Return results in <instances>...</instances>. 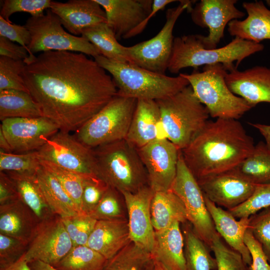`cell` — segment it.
Segmentation results:
<instances>
[{
	"instance_id": "cell-31",
	"label": "cell",
	"mask_w": 270,
	"mask_h": 270,
	"mask_svg": "<svg viewBox=\"0 0 270 270\" xmlns=\"http://www.w3.org/2000/svg\"><path fill=\"white\" fill-rule=\"evenodd\" d=\"M232 170L252 184H270V149L265 142H259L252 152Z\"/></svg>"
},
{
	"instance_id": "cell-52",
	"label": "cell",
	"mask_w": 270,
	"mask_h": 270,
	"mask_svg": "<svg viewBox=\"0 0 270 270\" xmlns=\"http://www.w3.org/2000/svg\"><path fill=\"white\" fill-rule=\"evenodd\" d=\"M174 0H154L152 6V10L150 15L137 27L128 33L124 38L128 39L140 34L146 28L148 22L159 10L164 9L166 6L172 2H176Z\"/></svg>"
},
{
	"instance_id": "cell-2",
	"label": "cell",
	"mask_w": 270,
	"mask_h": 270,
	"mask_svg": "<svg viewBox=\"0 0 270 270\" xmlns=\"http://www.w3.org/2000/svg\"><path fill=\"white\" fill-rule=\"evenodd\" d=\"M253 138L237 120H208L181 150L184 162L198 180L233 169L253 150Z\"/></svg>"
},
{
	"instance_id": "cell-19",
	"label": "cell",
	"mask_w": 270,
	"mask_h": 270,
	"mask_svg": "<svg viewBox=\"0 0 270 270\" xmlns=\"http://www.w3.org/2000/svg\"><path fill=\"white\" fill-rule=\"evenodd\" d=\"M104 10L106 24L116 38L124 39L150 14L152 0H96Z\"/></svg>"
},
{
	"instance_id": "cell-25",
	"label": "cell",
	"mask_w": 270,
	"mask_h": 270,
	"mask_svg": "<svg viewBox=\"0 0 270 270\" xmlns=\"http://www.w3.org/2000/svg\"><path fill=\"white\" fill-rule=\"evenodd\" d=\"M131 242L128 219L100 220L86 246L108 260Z\"/></svg>"
},
{
	"instance_id": "cell-49",
	"label": "cell",
	"mask_w": 270,
	"mask_h": 270,
	"mask_svg": "<svg viewBox=\"0 0 270 270\" xmlns=\"http://www.w3.org/2000/svg\"><path fill=\"white\" fill-rule=\"evenodd\" d=\"M0 36H3L13 42L27 48L29 45L31 36L29 30L24 26L10 22L0 16Z\"/></svg>"
},
{
	"instance_id": "cell-51",
	"label": "cell",
	"mask_w": 270,
	"mask_h": 270,
	"mask_svg": "<svg viewBox=\"0 0 270 270\" xmlns=\"http://www.w3.org/2000/svg\"><path fill=\"white\" fill-rule=\"evenodd\" d=\"M20 199L15 184L4 172H0V205Z\"/></svg>"
},
{
	"instance_id": "cell-47",
	"label": "cell",
	"mask_w": 270,
	"mask_h": 270,
	"mask_svg": "<svg viewBox=\"0 0 270 270\" xmlns=\"http://www.w3.org/2000/svg\"><path fill=\"white\" fill-rule=\"evenodd\" d=\"M28 244L20 239L0 234V265L18 260L26 251Z\"/></svg>"
},
{
	"instance_id": "cell-40",
	"label": "cell",
	"mask_w": 270,
	"mask_h": 270,
	"mask_svg": "<svg viewBox=\"0 0 270 270\" xmlns=\"http://www.w3.org/2000/svg\"><path fill=\"white\" fill-rule=\"evenodd\" d=\"M217 270H250L242 255L229 246L217 232L211 246Z\"/></svg>"
},
{
	"instance_id": "cell-39",
	"label": "cell",
	"mask_w": 270,
	"mask_h": 270,
	"mask_svg": "<svg viewBox=\"0 0 270 270\" xmlns=\"http://www.w3.org/2000/svg\"><path fill=\"white\" fill-rule=\"evenodd\" d=\"M122 194L109 187L98 205L89 214L96 220L128 219Z\"/></svg>"
},
{
	"instance_id": "cell-27",
	"label": "cell",
	"mask_w": 270,
	"mask_h": 270,
	"mask_svg": "<svg viewBox=\"0 0 270 270\" xmlns=\"http://www.w3.org/2000/svg\"><path fill=\"white\" fill-rule=\"evenodd\" d=\"M39 222L21 199L0 205V234L28 243Z\"/></svg>"
},
{
	"instance_id": "cell-12",
	"label": "cell",
	"mask_w": 270,
	"mask_h": 270,
	"mask_svg": "<svg viewBox=\"0 0 270 270\" xmlns=\"http://www.w3.org/2000/svg\"><path fill=\"white\" fill-rule=\"evenodd\" d=\"M69 132L60 130L37 151L41 160L82 176L96 175L94 156Z\"/></svg>"
},
{
	"instance_id": "cell-58",
	"label": "cell",
	"mask_w": 270,
	"mask_h": 270,
	"mask_svg": "<svg viewBox=\"0 0 270 270\" xmlns=\"http://www.w3.org/2000/svg\"><path fill=\"white\" fill-rule=\"evenodd\" d=\"M144 270H154V264L153 259L148 263Z\"/></svg>"
},
{
	"instance_id": "cell-54",
	"label": "cell",
	"mask_w": 270,
	"mask_h": 270,
	"mask_svg": "<svg viewBox=\"0 0 270 270\" xmlns=\"http://www.w3.org/2000/svg\"><path fill=\"white\" fill-rule=\"evenodd\" d=\"M249 124L256 128L265 140V143L270 149V125L260 123L248 122Z\"/></svg>"
},
{
	"instance_id": "cell-16",
	"label": "cell",
	"mask_w": 270,
	"mask_h": 270,
	"mask_svg": "<svg viewBox=\"0 0 270 270\" xmlns=\"http://www.w3.org/2000/svg\"><path fill=\"white\" fill-rule=\"evenodd\" d=\"M0 128L12 152L17 153L38 150L60 130L56 124L44 116L6 118L1 120Z\"/></svg>"
},
{
	"instance_id": "cell-9",
	"label": "cell",
	"mask_w": 270,
	"mask_h": 270,
	"mask_svg": "<svg viewBox=\"0 0 270 270\" xmlns=\"http://www.w3.org/2000/svg\"><path fill=\"white\" fill-rule=\"evenodd\" d=\"M25 26L31 36L30 42L27 47L29 57L35 53L48 51L80 52L94 58L100 55L86 39L66 32L59 18L50 9L46 10V14L31 16Z\"/></svg>"
},
{
	"instance_id": "cell-4",
	"label": "cell",
	"mask_w": 270,
	"mask_h": 270,
	"mask_svg": "<svg viewBox=\"0 0 270 270\" xmlns=\"http://www.w3.org/2000/svg\"><path fill=\"white\" fill-rule=\"evenodd\" d=\"M96 62L112 76L117 95L138 100H158L172 96L190 85L180 74L170 76L130 63L116 62L98 55Z\"/></svg>"
},
{
	"instance_id": "cell-18",
	"label": "cell",
	"mask_w": 270,
	"mask_h": 270,
	"mask_svg": "<svg viewBox=\"0 0 270 270\" xmlns=\"http://www.w3.org/2000/svg\"><path fill=\"white\" fill-rule=\"evenodd\" d=\"M154 194L148 185L136 192L122 193L127 212L130 240L151 254L155 236L150 216V204Z\"/></svg>"
},
{
	"instance_id": "cell-20",
	"label": "cell",
	"mask_w": 270,
	"mask_h": 270,
	"mask_svg": "<svg viewBox=\"0 0 270 270\" xmlns=\"http://www.w3.org/2000/svg\"><path fill=\"white\" fill-rule=\"evenodd\" d=\"M226 82L230 90L252 108L258 104H270V68L256 66L244 70L234 68L226 72Z\"/></svg>"
},
{
	"instance_id": "cell-55",
	"label": "cell",
	"mask_w": 270,
	"mask_h": 270,
	"mask_svg": "<svg viewBox=\"0 0 270 270\" xmlns=\"http://www.w3.org/2000/svg\"><path fill=\"white\" fill-rule=\"evenodd\" d=\"M32 270H60L53 266L36 260L28 263Z\"/></svg>"
},
{
	"instance_id": "cell-37",
	"label": "cell",
	"mask_w": 270,
	"mask_h": 270,
	"mask_svg": "<svg viewBox=\"0 0 270 270\" xmlns=\"http://www.w3.org/2000/svg\"><path fill=\"white\" fill-rule=\"evenodd\" d=\"M40 164L59 182L64 190L75 204L79 213H82V198L84 177L65 170L48 162L40 160Z\"/></svg>"
},
{
	"instance_id": "cell-3",
	"label": "cell",
	"mask_w": 270,
	"mask_h": 270,
	"mask_svg": "<svg viewBox=\"0 0 270 270\" xmlns=\"http://www.w3.org/2000/svg\"><path fill=\"white\" fill-rule=\"evenodd\" d=\"M264 48L257 44L234 38L226 45L215 49L206 48L201 34H188L175 37L168 70L178 74L184 68L197 69L202 66L222 64L227 72L237 68L242 62Z\"/></svg>"
},
{
	"instance_id": "cell-17",
	"label": "cell",
	"mask_w": 270,
	"mask_h": 270,
	"mask_svg": "<svg viewBox=\"0 0 270 270\" xmlns=\"http://www.w3.org/2000/svg\"><path fill=\"white\" fill-rule=\"evenodd\" d=\"M204 194L217 206L230 210L248 200L257 184L232 170L196 180Z\"/></svg>"
},
{
	"instance_id": "cell-33",
	"label": "cell",
	"mask_w": 270,
	"mask_h": 270,
	"mask_svg": "<svg viewBox=\"0 0 270 270\" xmlns=\"http://www.w3.org/2000/svg\"><path fill=\"white\" fill-rule=\"evenodd\" d=\"M38 104L28 92L17 90L0 91V120L42 116Z\"/></svg>"
},
{
	"instance_id": "cell-28",
	"label": "cell",
	"mask_w": 270,
	"mask_h": 270,
	"mask_svg": "<svg viewBox=\"0 0 270 270\" xmlns=\"http://www.w3.org/2000/svg\"><path fill=\"white\" fill-rule=\"evenodd\" d=\"M151 221L154 232L165 230L175 222L188 221L183 202L172 190L154 192L150 204Z\"/></svg>"
},
{
	"instance_id": "cell-35",
	"label": "cell",
	"mask_w": 270,
	"mask_h": 270,
	"mask_svg": "<svg viewBox=\"0 0 270 270\" xmlns=\"http://www.w3.org/2000/svg\"><path fill=\"white\" fill-rule=\"evenodd\" d=\"M107 260L87 246H78L54 266L60 270H102Z\"/></svg>"
},
{
	"instance_id": "cell-53",
	"label": "cell",
	"mask_w": 270,
	"mask_h": 270,
	"mask_svg": "<svg viewBox=\"0 0 270 270\" xmlns=\"http://www.w3.org/2000/svg\"><path fill=\"white\" fill-rule=\"evenodd\" d=\"M0 270H32L28 263L22 258L12 263L0 265Z\"/></svg>"
},
{
	"instance_id": "cell-24",
	"label": "cell",
	"mask_w": 270,
	"mask_h": 270,
	"mask_svg": "<svg viewBox=\"0 0 270 270\" xmlns=\"http://www.w3.org/2000/svg\"><path fill=\"white\" fill-rule=\"evenodd\" d=\"M242 5L248 16L243 20L230 22L228 25L229 34L257 44L270 40V9L262 0L246 2Z\"/></svg>"
},
{
	"instance_id": "cell-45",
	"label": "cell",
	"mask_w": 270,
	"mask_h": 270,
	"mask_svg": "<svg viewBox=\"0 0 270 270\" xmlns=\"http://www.w3.org/2000/svg\"><path fill=\"white\" fill-rule=\"evenodd\" d=\"M248 229L261 244L270 264V206L250 217Z\"/></svg>"
},
{
	"instance_id": "cell-50",
	"label": "cell",
	"mask_w": 270,
	"mask_h": 270,
	"mask_svg": "<svg viewBox=\"0 0 270 270\" xmlns=\"http://www.w3.org/2000/svg\"><path fill=\"white\" fill-rule=\"evenodd\" d=\"M0 55L24 62L29 57V51L28 48L18 45L6 38L0 36Z\"/></svg>"
},
{
	"instance_id": "cell-38",
	"label": "cell",
	"mask_w": 270,
	"mask_h": 270,
	"mask_svg": "<svg viewBox=\"0 0 270 270\" xmlns=\"http://www.w3.org/2000/svg\"><path fill=\"white\" fill-rule=\"evenodd\" d=\"M40 166L37 150L15 154L0 150V172L36 174Z\"/></svg>"
},
{
	"instance_id": "cell-15",
	"label": "cell",
	"mask_w": 270,
	"mask_h": 270,
	"mask_svg": "<svg viewBox=\"0 0 270 270\" xmlns=\"http://www.w3.org/2000/svg\"><path fill=\"white\" fill-rule=\"evenodd\" d=\"M236 0H201L189 12L193 22L208 30L207 36L201 35L204 46L215 49L224 37L230 22L244 18L246 13L236 6Z\"/></svg>"
},
{
	"instance_id": "cell-11",
	"label": "cell",
	"mask_w": 270,
	"mask_h": 270,
	"mask_svg": "<svg viewBox=\"0 0 270 270\" xmlns=\"http://www.w3.org/2000/svg\"><path fill=\"white\" fill-rule=\"evenodd\" d=\"M170 190L183 202L188 221L195 233L210 248L218 232L207 209L204 193L196 179L186 164L181 150L176 176Z\"/></svg>"
},
{
	"instance_id": "cell-41",
	"label": "cell",
	"mask_w": 270,
	"mask_h": 270,
	"mask_svg": "<svg viewBox=\"0 0 270 270\" xmlns=\"http://www.w3.org/2000/svg\"><path fill=\"white\" fill-rule=\"evenodd\" d=\"M26 64L22 60L0 57V91L17 90L28 92L22 74Z\"/></svg>"
},
{
	"instance_id": "cell-32",
	"label": "cell",
	"mask_w": 270,
	"mask_h": 270,
	"mask_svg": "<svg viewBox=\"0 0 270 270\" xmlns=\"http://www.w3.org/2000/svg\"><path fill=\"white\" fill-rule=\"evenodd\" d=\"M82 36L89 41L100 55L120 62L130 63L125 46L118 41L106 22L100 23L84 29Z\"/></svg>"
},
{
	"instance_id": "cell-42",
	"label": "cell",
	"mask_w": 270,
	"mask_h": 270,
	"mask_svg": "<svg viewBox=\"0 0 270 270\" xmlns=\"http://www.w3.org/2000/svg\"><path fill=\"white\" fill-rule=\"evenodd\" d=\"M73 246H86L97 220L88 214H79L62 218Z\"/></svg>"
},
{
	"instance_id": "cell-10",
	"label": "cell",
	"mask_w": 270,
	"mask_h": 270,
	"mask_svg": "<svg viewBox=\"0 0 270 270\" xmlns=\"http://www.w3.org/2000/svg\"><path fill=\"white\" fill-rule=\"evenodd\" d=\"M194 2L180 0L177 6L167 10L166 22L154 37L132 46H125L130 64L165 74L172 52L174 25L185 10L190 12Z\"/></svg>"
},
{
	"instance_id": "cell-44",
	"label": "cell",
	"mask_w": 270,
	"mask_h": 270,
	"mask_svg": "<svg viewBox=\"0 0 270 270\" xmlns=\"http://www.w3.org/2000/svg\"><path fill=\"white\" fill-rule=\"evenodd\" d=\"M109 186L96 176H86L83 182L82 213L89 215L94 209Z\"/></svg>"
},
{
	"instance_id": "cell-1",
	"label": "cell",
	"mask_w": 270,
	"mask_h": 270,
	"mask_svg": "<svg viewBox=\"0 0 270 270\" xmlns=\"http://www.w3.org/2000/svg\"><path fill=\"white\" fill-rule=\"evenodd\" d=\"M25 63L29 93L60 130L76 132L117 94L110 74L84 54L48 51Z\"/></svg>"
},
{
	"instance_id": "cell-29",
	"label": "cell",
	"mask_w": 270,
	"mask_h": 270,
	"mask_svg": "<svg viewBox=\"0 0 270 270\" xmlns=\"http://www.w3.org/2000/svg\"><path fill=\"white\" fill-rule=\"evenodd\" d=\"M36 178L47 204L55 215L64 218L80 214L58 180L42 166L36 172Z\"/></svg>"
},
{
	"instance_id": "cell-48",
	"label": "cell",
	"mask_w": 270,
	"mask_h": 270,
	"mask_svg": "<svg viewBox=\"0 0 270 270\" xmlns=\"http://www.w3.org/2000/svg\"><path fill=\"white\" fill-rule=\"evenodd\" d=\"M244 242L250 252L252 263L250 270H270V264L263 250L261 244L248 229L244 236Z\"/></svg>"
},
{
	"instance_id": "cell-14",
	"label": "cell",
	"mask_w": 270,
	"mask_h": 270,
	"mask_svg": "<svg viewBox=\"0 0 270 270\" xmlns=\"http://www.w3.org/2000/svg\"><path fill=\"white\" fill-rule=\"evenodd\" d=\"M154 192L170 190L176 178L180 150L166 138L137 149Z\"/></svg>"
},
{
	"instance_id": "cell-21",
	"label": "cell",
	"mask_w": 270,
	"mask_h": 270,
	"mask_svg": "<svg viewBox=\"0 0 270 270\" xmlns=\"http://www.w3.org/2000/svg\"><path fill=\"white\" fill-rule=\"evenodd\" d=\"M60 19L62 26L74 36L96 24L106 22V12L96 0L52 1L50 8Z\"/></svg>"
},
{
	"instance_id": "cell-6",
	"label": "cell",
	"mask_w": 270,
	"mask_h": 270,
	"mask_svg": "<svg viewBox=\"0 0 270 270\" xmlns=\"http://www.w3.org/2000/svg\"><path fill=\"white\" fill-rule=\"evenodd\" d=\"M156 101L166 138L180 150L208 120L206 108L196 97L190 85L172 96Z\"/></svg>"
},
{
	"instance_id": "cell-46",
	"label": "cell",
	"mask_w": 270,
	"mask_h": 270,
	"mask_svg": "<svg viewBox=\"0 0 270 270\" xmlns=\"http://www.w3.org/2000/svg\"><path fill=\"white\" fill-rule=\"evenodd\" d=\"M50 0H5L3 1L0 16L12 22L10 17L17 12H28L32 16L43 14L46 10L50 8Z\"/></svg>"
},
{
	"instance_id": "cell-34",
	"label": "cell",
	"mask_w": 270,
	"mask_h": 270,
	"mask_svg": "<svg viewBox=\"0 0 270 270\" xmlns=\"http://www.w3.org/2000/svg\"><path fill=\"white\" fill-rule=\"evenodd\" d=\"M183 236L186 270H217L211 249L195 233L191 224H185Z\"/></svg>"
},
{
	"instance_id": "cell-43",
	"label": "cell",
	"mask_w": 270,
	"mask_h": 270,
	"mask_svg": "<svg viewBox=\"0 0 270 270\" xmlns=\"http://www.w3.org/2000/svg\"><path fill=\"white\" fill-rule=\"evenodd\" d=\"M270 206V184H257L250 198L228 210L236 218H249L260 210Z\"/></svg>"
},
{
	"instance_id": "cell-7",
	"label": "cell",
	"mask_w": 270,
	"mask_h": 270,
	"mask_svg": "<svg viewBox=\"0 0 270 270\" xmlns=\"http://www.w3.org/2000/svg\"><path fill=\"white\" fill-rule=\"evenodd\" d=\"M227 71L220 64L204 66L202 72L180 73L186 78L194 94L213 118L238 120L252 107L230 90L226 82Z\"/></svg>"
},
{
	"instance_id": "cell-23",
	"label": "cell",
	"mask_w": 270,
	"mask_h": 270,
	"mask_svg": "<svg viewBox=\"0 0 270 270\" xmlns=\"http://www.w3.org/2000/svg\"><path fill=\"white\" fill-rule=\"evenodd\" d=\"M204 198L216 232L229 246L242 255L244 262L250 266L252 258L244 242L250 217L237 220L228 210L217 206L204 194Z\"/></svg>"
},
{
	"instance_id": "cell-8",
	"label": "cell",
	"mask_w": 270,
	"mask_h": 270,
	"mask_svg": "<svg viewBox=\"0 0 270 270\" xmlns=\"http://www.w3.org/2000/svg\"><path fill=\"white\" fill-rule=\"evenodd\" d=\"M136 102L116 94L75 132L74 136L90 148L126 139Z\"/></svg>"
},
{
	"instance_id": "cell-36",
	"label": "cell",
	"mask_w": 270,
	"mask_h": 270,
	"mask_svg": "<svg viewBox=\"0 0 270 270\" xmlns=\"http://www.w3.org/2000/svg\"><path fill=\"white\" fill-rule=\"evenodd\" d=\"M152 259L150 252L131 242L108 260L102 270H144Z\"/></svg>"
},
{
	"instance_id": "cell-13",
	"label": "cell",
	"mask_w": 270,
	"mask_h": 270,
	"mask_svg": "<svg viewBox=\"0 0 270 270\" xmlns=\"http://www.w3.org/2000/svg\"><path fill=\"white\" fill-rule=\"evenodd\" d=\"M72 247L62 218L54 215L38 222L20 258L28 263L39 260L54 266Z\"/></svg>"
},
{
	"instance_id": "cell-26",
	"label": "cell",
	"mask_w": 270,
	"mask_h": 270,
	"mask_svg": "<svg viewBox=\"0 0 270 270\" xmlns=\"http://www.w3.org/2000/svg\"><path fill=\"white\" fill-rule=\"evenodd\" d=\"M180 224L176 222L165 230L155 232L152 259L168 270H186L184 238Z\"/></svg>"
},
{
	"instance_id": "cell-30",
	"label": "cell",
	"mask_w": 270,
	"mask_h": 270,
	"mask_svg": "<svg viewBox=\"0 0 270 270\" xmlns=\"http://www.w3.org/2000/svg\"><path fill=\"white\" fill-rule=\"evenodd\" d=\"M6 173L15 184L20 199L32 211L40 222L55 215L44 198L37 180L36 174Z\"/></svg>"
},
{
	"instance_id": "cell-22",
	"label": "cell",
	"mask_w": 270,
	"mask_h": 270,
	"mask_svg": "<svg viewBox=\"0 0 270 270\" xmlns=\"http://www.w3.org/2000/svg\"><path fill=\"white\" fill-rule=\"evenodd\" d=\"M164 136L156 102L138 100L126 140L138 149Z\"/></svg>"
},
{
	"instance_id": "cell-5",
	"label": "cell",
	"mask_w": 270,
	"mask_h": 270,
	"mask_svg": "<svg viewBox=\"0 0 270 270\" xmlns=\"http://www.w3.org/2000/svg\"><path fill=\"white\" fill-rule=\"evenodd\" d=\"M96 175L122 194L136 192L148 185L137 149L126 139L92 148Z\"/></svg>"
},
{
	"instance_id": "cell-57",
	"label": "cell",
	"mask_w": 270,
	"mask_h": 270,
	"mask_svg": "<svg viewBox=\"0 0 270 270\" xmlns=\"http://www.w3.org/2000/svg\"><path fill=\"white\" fill-rule=\"evenodd\" d=\"M153 260L154 264V270H168L158 261L154 259Z\"/></svg>"
},
{
	"instance_id": "cell-56",
	"label": "cell",
	"mask_w": 270,
	"mask_h": 270,
	"mask_svg": "<svg viewBox=\"0 0 270 270\" xmlns=\"http://www.w3.org/2000/svg\"><path fill=\"white\" fill-rule=\"evenodd\" d=\"M0 150L6 152H13L10 144L0 128Z\"/></svg>"
}]
</instances>
